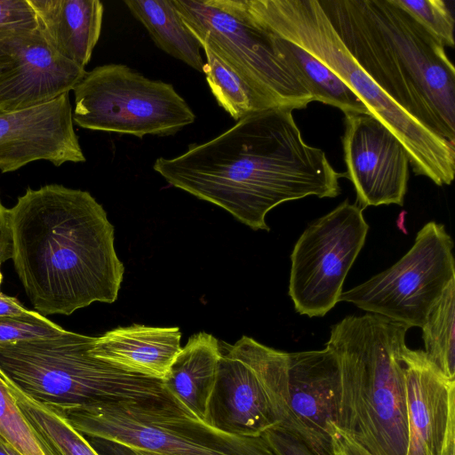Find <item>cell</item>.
Instances as JSON below:
<instances>
[{
	"mask_svg": "<svg viewBox=\"0 0 455 455\" xmlns=\"http://www.w3.org/2000/svg\"><path fill=\"white\" fill-rule=\"evenodd\" d=\"M95 339L67 331L52 338L0 343V369L24 393L56 410L123 402L177 403L162 379L92 356Z\"/></svg>",
	"mask_w": 455,
	"mask_h": 455,
	"instance_id": "8992f818",
	"label": "cell"
},
{
	"mask_svg": "<svg viewBox=\"0 0 455 455\" xmlns=\"http://www.w3.org/2000/svg\"><path fill=\"white\" fill-rule=\"evenodd\" d=\"M124 3L159 49L203 73L201 44L184 24L172 0H125Z\"/></svg>",
	"mask_w": 455,
	"mask_h": 455,
	"instance_id": "44dd1931",
	"label": "cell"
},
{
	"mask_svg": "<svg viewBox=\"0 0 455 455\" xmlns=\"http://www.w3.org/2000/svg\"><path fill=\"white\" fill-rule=\"evenodd\" d=\"M348 52L412 117L455 144V68L395 0H318Z\"/></svg>",
	"mask_w": 455,
	"mask_h": 455,
	"instance_id": "3957f363",
	"label": "cell"
},
{
	"mask_svg": "<svg viewBox=\"0 0 455 455\" xmlns=\"http://www.w3.org/2000/svg\"><path fill=\"white\" fill-rule=\"evenodd\" d=\"M421 329L426 355L447 378L455 379V279L431 307Z\"/></svg>",
	"mask_w": 455,
	"mask_h": 455,
	"instance_id": "d4e9b609",
	"label": "cell"
},
{
	"mask_svg": "<svg viewBox=\"0 0 455 455\" xmlns=\"http://www.w3.org/2000/svg\"><path fill=\"white\" fill-rule=\"evenodd\" d=\"M332 455H371L335 426L331 432Z\"/></svg>",
	"mask_w": 455,
	"mask_h": 455,
	"instance_id": "4dcf8cb0",
	"label": "cell"
},
{
	"mask_svg": "<svg viewBox=\"0 0 455 455\" xmlns=\"http://www.w3.org/2000/svg\"><path fill=\"white\" fill-rule=\"evenodd\" d=\"M85 73L57 52L38 28L0 38V111L50 102L72 91Z\"/></svg>",
	"mask_w": 455,
	"mask_h": 455,
	"instance_id": "5bb4252c",
	"label": "cell"
},
{
	"mask_svg": "<svg viewBox=\"0 0 455 455\" xmlns=\"http://www.w3.org/2000/svg\"><path fill=\"white\" fill-rule=\"evenodd\" d=\"M0 266H1V263H0ZM2 279H3V276H2V273H1V270H0V288H1V283H2ZM1 291H0V294H1Z\"/></svg>",
	"mask_w": 455,
	"mask_h": 455,
	"instance_id": "e575fe53",
	"label": "cell"
},
{
	"mask_svg": "<svg viewBox=\"0 0 455 455\" xmlns=\"http://www.w3.org/2000/svg\"><path fill=\"white\" fill-rule=\"evenodd\" d=\"M90 443L100 455H140L137 449L119 442L104 438L89 437Z\"/></svg>",
	"mask_w": 455,
	"mask_h": 455,
	"instance_id": "1f68e13d",
	"label": "cell"
},
{
	"mask_svg": "<svg viewBox=\"0 0 455 455\" xmlns=\"http://www.w3.org/2000/svg\"><path fill=\"white\" fill-rule=\"evenodd\" d=\"M453 241L444 225L426 223L411 248L393 266L342 291L339 302L421 328L431 307L455 279Z\"/></svg>",
	"mask_w": 455,
	"mask_h": 455,
	"instance_id": "8fae6325",
	"label": "cell"
},
{
	"mask_svg": "<svg viewBox=\"0 0 455 455\" xmlns=\"http://www.w3.org/2000/svg\"><path fill=\"white\" fill-rule=\"evenodd\" d=\"M405 369L408 441L406 455H442L455 431V379L447 378L424 350L407 346Z\"/></svg>",
	"mask_w": 455,
	"mask_h": 455,
	"instance_id": "e0dca14e",
	"label": "cell"
},
{
	"mask_svg": "<svg viewBox=\"0 0 455 455\" xmlns=\"http://www.w3.org/2000/svg\"><path fill=\"white\" fill-rule=\"evenodd\" d=\"M72 91L73 122L87 130L138 138L170 136L196 120L172 84L149 79L124 64L86 71Z\"/></svg>",
	"mask_w": 455,
	"mask_h": 455,
	"instance_id": "30bf717a",
	"label": "cell"
},
{
	"mask_svg": "<svg viewBox=\"0 0 455 455\" xmlns=\"http://www.w3.org/2000/svg\"><path fill=\"white\" fill-rule=\"evenodd\" d=\"M409 329L375 314L347 315L331 327L325 344L339 368L335 427L371 455H406Z\"/></svg>",
	"mask_w": 455,
	"mask_h": 455,
	"instance_id": "277c9868",
	"label": "cell"
},
{
	"mask_svg": "<svg viewBox=\"0 0 455 455\" xmlns=\"http://www.w3.org/2000/svg\"><path fill=\"white\" fill-rule=\"evenodd\" d=\"M12 256V230L9 209L0 199V263L11 259Z\"/></svg>",
	"mask_w": 455,
	"mask_h": 455,
	"instance_id": "f546056e",
	"label": "cell"
},
{
	"mask_svg": "<svg viewBox=\"0 0 455 455\" xmlns=\"http://www.w3.org/2000/svg\"><path fill=\"white\" fill-rule=\"evenodd\" d=\"M256 19L275 36L301 47L338 76L369 114L402 142L416 175L437 186L455 174V144L408 114L363 70L340 40L318 0H246Z\"/></svg>",
	"mask_w": 455,
	"mask_h": 455,
	"instance_id": "5b68a950",
	"label": "cell"
},
{
	"mask_svg": "<svg viewBox=\"0 0 455 455\" xmlns=\"http://www.w3.org/2000/svg\"><path fill=\"white\" fill-rule=\"evenodd\" d=\"M38 160L54 166L86 161L74 130L69 92L30 108L0 111V171Z\"/></svg>",
	"mask_w": 455,
	"mask_h": 455,
	"instance_id": "9a60e30c",
	"label": "cell"
},
{
	"mask_svg": "<svg viewBox=\"0 0 455 455\" xmlns=\"http://www.w3.org/2000/svg\"><path fill=\"white\" fill-rule=\"evenodd\" d=\"M37 28L61 56L85 68L102 28L104 6L99 0H28Z\"/></svg>",
	"mask_w": 455,
	"mask_h": 455,
	"instance_id": "d6986e66",
	"label": "cell"
},
{
	"mask_svg": "<svg viewBox=\"0 0 455 455\" xmlns=\"http://www.w3.org/2000/svg\"><path fill=\"white\" fill-rule=\"evenodd\" d=\"M275 37L279 52L306 86L313 101L337 108L344 115L369 114L354 92L330 68L301 47L277 36Z\"/></svg>",
	"mask_w": 455,
	"mask_h": 455,
	"instance_id": "7402d4cb",
	"label": "cell"
},
{
	"mask_svg": "<svg viewBox=\"0 0 455 455\" xmlns=\"http://www.w3.org/2000/svg\"><path fill=\"white\" fill-rule=\"evenodd\" d=\"M0 442L21 455H44L0 369Z\"/></svg>",
	"mask_w": 455,
	"mask_h": 455,
	"instance_id": "484cf974",
	"label": "cell"
},
{
	"mask_svg": "<svg viewBox=\"0 0 455 455\" xmlns=\"http://www.w3.org/2000/svg\"><path fill=\"white\" fill-rule=\"evenodd\" d=\"M38 27L28 0H0V38Z\"/></svg>",
	"mask_w": 455,
	"mask_h": 455,
	"instance_id": "f1b7e54d",
	"label": "cell"
},
{
	"mask_svg": "<svg viewBox=\"0 0 455 455\" xmlns=\"http://www.w3.org/2000/svg\"><path fill=\"white\" fill-rule=\"evenodd\" d=\"M0 455H21L11 446L0 442Z\"/></svg>",
	"mask_w": 455,
	"mask_h": 455,
	"instance_id": "d6a6232c",
	"label": "cell"
},
{
	"mask_svg": "<svg viewBox=\"0 0 455 455\" xmlns=\"http://www.w3.org/2000/svg\"><path fill=\"white\" fill-rule=\"evenodd\" d=\"M15 271L36 312L70 315L117 299L124 266L114 226L85 190L28 188L9 209Z\"/></svg>",
	"mask_w": 455,
	"mask_h": 455,
	"instance_id": "7a4b0ae2",
	"label": "cell"
},
{
	"mask_svg": "<svg viewBox=\"0 0 455 455\" xmlns=\"http://www.w3.org/2000/svg\"><path fill=\"white\" fill-rule=\"evenodd\" d=\"M67 332L36 311L25 316H0V343L52 338Z\"/></svg>",
	"mask_w": 455,
	"mask_h": 455,
	"instance_id": "83f0119b",
	"label": "cell"
},
{
	"mask_svg": "<svg viewBox=\"0 0 455 455\" xmlns=\"http://www.w3.org/2000/svg\"><path fill=\"white\" fill-rule=\"evenodd\" d=\"M7 381L44 455H100L59 411L32 398L8 377Z\"/></svg>",
	"mask_w": 455,
	"mask_h": 455,
	"instance_id": "603a6c76",
	"label": "cell"
},
{
	"mask_svg": "<svg viewBox=\"0 0 455 455\" xmlns=\"http://www.w3.org/2000/svg\"><path fill=\"white\" fill-rule=\"evenodd\" d=\"M444 47H454V17L443 0H395Z\"/></svg>",
	"mask_w": 455,
	"mask_h": 455,
	"instance_id": "4316f807",
	"label": "cell"
},
{
	"mask_svg": "<svg viewBox=\"0 0 455 455\" xmlns=\"http://www.w3.org/2000/svg\"><path fill=\"white\" fill-rule=\"evenodd\" d=\"M220 347L217 380L204 422L235 435L261 436L274 428L294 435L287 352L248 336Z\"/></svg>",
	"mask_w": 455,
	"mask_h": 455,
	"instance_id": "9c48e42d",
	"label": "cell"
},
{
	"mask_svg": "<svg viewBox=\"0 0 455 455\" xmlns=\"http://www.w3.org/2000/svg\"><path fill=\"white\" fill-rule=\"evenodd\" d=\"M204 71L217 103L235 121L269 108L276 107L251 88L235 69L205 44Z\"/></svg>",
	"mask_w": 455,
	"mask_h": 455,
	"instance_id": "cb8c5ba5",
	"label": "cell"
},
{
	"mask_svg": "<svg viewBox=\"0 0 455 455\" xmlns=\"http://www.w3.org/2000/svg\"><path fill=\"white\" fill-rule=\"evenodd\" d=\"M289 107L251 113L153 169L170 185L213 204L253 230L269 231L275 206L309 196L336 197L339 180L325 153L307 145Z\"/></svg>",
	"mask_w": 455,
	"mask_h": 455,
	"instance_id": "6da1fadb",
	"label": "cell"
},
{
	"mask_svg": "<svg viewBox=\"0 0 455 455\" xmlns=\"http://www.w3.org/2000/svg\"><path fill=\"white\" fill-rule=\"evenodd\" d=\"M57 411L84 436L159 455H275L262 435L225 433L172 402H123Z\"/></svg>",
	"mask_w": 455,
	"mask_h": 455,
	"instance_id": "52a82bcc",
	"label": "cell"
},
{
	"mask_svg": "<svg viewBox=\"0 0 455 455\" xmlns=\"http://www.w3.org/2000/svg\"><path fill=\"white\" fill-rule=\"evenodd\" d=\"M200 44L218 53L276 107L306 108L313 98L276 47V37L245 0H172Z\"/></svg>",
	"mask_w": 455,
	"mask_h": 455,
	"instance_id": "ba28073f",
	"label": "cell"
},
{
	"mask_svg": "<svg viewBox=\"0 0 455 455\" xmlns=\"http://www.w3.org/2000/svg\"><path fill=\"white\" fill-rule=\"evenodd\" d=\"M363 212L347 199L308 224L297 240L288 293L299 314L324 316L339 302L346 276L369 231Z\"/></svg>",
	"mask_w": 455,
	"mask_h": 455,
	"instance_id": "7c38bea8",
	"label": "cell"
},
{
	"mask_svg": "<svg viewBox=\"0 0 455 455\" xmlns=\"http://www.w3.org/2000/svg\"><path fill=\"white\" fill-rule=\"evenodd\" d=\"M221 347L213 335H192L162 379L166 391L191 416L205 421L217 380Z\"/></svg>",
	"mask_w": 455,
	"mask_h": 455,
	"instance_id": "ffe728a7",
	"label": "cell"
},
{
	"mask_svg": "<svg viewBox=\"0 0 455 455\" xmlns=\"http://www.w3.org/2000/svg\"><path fill=\"white\" fill-rule=\"evenodd\" d=\"M180 339L179 327L132 324L96 337L90 353L125 371L163 379L181 349Z\"/></svg>",
	"mask_w": 455,
	"mask_h": 455,
	"instance_id": "ac0fdd59",
	"label": "cell"
},
{
	"mask_svg": "<svg viewBox=\"0 0 455 455\" xmlns=\"http://www.w3.org/2000/svg\"><path fill=\"white\" fill-rule=\"evenodd\" d=\"M138 451L140 455H159V454L151 453V452H148V451H140V450H138Z\"/></svg>",
	"mask_w": 455,
	"mask_h": 455,
	"instance_id": "836d02e7",
	"label": "cell"
},
{
	"mask_svg": "<svg viewBox=\"0 0 455 455\" xmlns=\"http://www.w3.org/2000/svg\"><path fill=\"white\" fill-rule=\"evenodd\" d=\"M346 177L353 183L358 205H403L410 159L398 138L370 114L345 115L342 137Z\"/></svg>",
	"mask_w": 455,
	"mask_h": 455,
	"instance_id": "4fadbf2b",
	"label": "cell"
},
{
	"mask_svg": "<svg viewBox=\"0 0 455 455\" xmlns=\"http://www.w3.org/2000/svg\"><path fill=\"white\" fill-rule=\"evenodd\" d=\"M287 365L293 436L313 455H332L339 381L335 355L327 347L287 353Z\"/></svg>",
	"mask_w": 455,
	"mask_h": 455,
	"instance_id": "2e32d148",
	"label": "cell"
}]
</instances>
